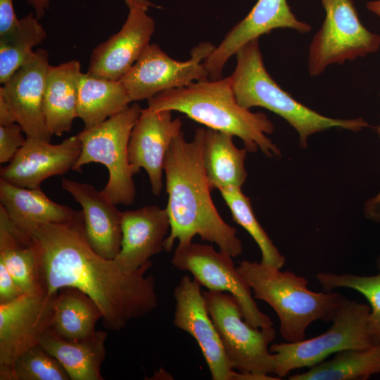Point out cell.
Instances as JSON below:
<instances>
[{"mask_svg": "<svg viewBox=\"0 0 380 380\" xmlns=\"http://www.w3.org/2000/svg\"><path fill=\"white\" fill-rule=\"evenodd\" d=\"M182 121L170 110L141 109L128 144V159L134 175L144 169L151 191L160 196L163 189L164 163L174 138L182 131Z\"/></svg>", "mask_w": 380, "mask_h": 380, "instance_id": "2e32d148", "label": "cell"}, {"mask_svg": "<svg viewBox=\"0 0 380 380\" xmlns=\"http://www.w3.org/2000/svg\"><path fill=\"white\" fill-rule=\"evenodd\" d=\"M215 47L210 42H201L192 49L189 60L179 61L158 44H150L120 80L132 101L148 100L164 91L207 80L209 75L203 61Z\"/></svg>", "mask_w": 380, "mask_h": 380, "instance_id": "8fae6325", "label": "cell"}, {"mask_svg": "<svg viewBox=\"0 0 380 380\" xmlns=\"http://www.w3.org/2000/svg\"><path fill=\"white\" fill-rule=\"evenodd\" d=\"M206 308L217 329L226 356L232 368L239 372L272 377L275 360L270 344L276 332L272 327L254 328L243 319L241 308L229 293L203 291Z\"/></svg>", "mask_w": 380, "mask_h": 380, "instance_id": "52a82bcc", "label": "cell"}, {"mask_svg": "<svg viewBox=\"0 0 380 380\" xmlns=\"http://www.w3.org/2000/svg\"><path fill=\"white\" fill-rule=\"evenodd\" d=\"M25 235L35 250L44 291L80 289L100 309L105 328L120 331L158 306L154 277L146 274L151 260L127 272L98 254L86 239L82 211L70 222L41 224Z\"/></svg>", "mask_w": 380, "mask_h": 380, "instance_id": "6da1fadb", "label": "cell"}, {"mask_svg": "<svg viewBox=\"0 0 380 380\" xmlns=\"http://www.w3.org/2000/svg\"><path fill=\"white\" fill-rule=\"evenodd\" d=\"M80 64L71 60L50 65L44 95V113L51 134L61 137L72 129L77 118Z\"/></svg>", "mask_w": 380, "mask_h": 380, "instance_id": "7402d4cb", "label": "cell"}, {"mask_svg": "<svg viewBox=\"0 0 380 380\" xmlns=\"http://www.w3.org/2000/svg\"><path fill=\"white\" fill-rule=\"evenodd\" d=\"M15 122V118L9 106L0 95V126L9 125Z\"/></svg>", "mask_w": 380, "mask_h": 380, "instance_id": "8d00e7d4", "label": "cell"}, {"mask_svg": "<svg viewBox=\"0 0 380 380\" xmlns=\"http://www.w3.org/2000/svg\"><path fill=\"white\" fill-rule=\"evenodd\" d=\"M18 22L13 0H0V35L13 30Z\"/></svg>", "mask_w": 380, "mask_h": 380, "instance_id": "e575fe53", "label": "cell"}, {"mask_svg": "<svg viewBox=\"0 0 380 380\" xmlns=\"http://www.w3.org/2000/svg\"><path fill=\"white\" fill-rule=\"evenodd\" d=\"M369 312V305L346 298L324 333L297 342L272 344L270 350L274 356V374L281 379L292 370L311 367L333 353L372 347Z\"/></svg>", "mask_w": 380, "mask_h": 380, "instance_id": "ba28073f", "label": "cell"}, {"mask_svg": "<svg viewBox=\"0 0 380 380\" xmlns=\"http://www.w3.org/2000/svg\"><path fill=\"white\" fill-rule=\"evenodd\" d=\"M232 256L212 246L191 242L178 243L172 258V265L189 272L210 291L227 292L236 300L244 320L254 328L273 326L271 318L260 310L251 289L235 267Z\"/></svg>", "mask_w": 380, "mask_h": 380, "instance_id": "30bf717a", "label": "cell"}, {"mask_svg": "<svg viewBox=\"0 0 380 380\" xmlns=\"http://www.w3.org/2000/svg\"><path fill=\"white\" fill-rule=\"evenodd\" d=\"M0 260L26 294L44 292L34 248L29 237L11 222L0 205Z\"/></svg>", "mask_w": 380, "mask_h": 380, "instance_id": "d4e9b609", "label": "cell"}, {"mask_svg": "<svg viewBox=\"0 0 380 380\" xmlns=\"http://www.w3.org/2000/svg\"><path fill=\"white\" fill-rule=\"evenodd\" d=\"M132 102L120 80L81 74L77 108V118L84 128L96 126L121 112Z\"/></svg>", "mask_w": 380, "mask_h": 380, "instance_id": "484cf974", "label": "cell"}, {"mask_svg": "<svg viewBox=\"0 0 380 380\" xmlns=\"http://www.w3.org/2000/svg\"><path fill=\"white\" fill-rule=\"evenodd\" d=\"M376 132H377V134H378L379 137L380 138V125L378 126V127L376 128Z\"/></svg>", "mask_w": 380, "mask_h": 380, "instance_id": "60d3db41", "label": "cell"}, {"mask_svg": "<svg viewBox=\"0 0 380 380\" xmlns=\"http://www.w3.org/2000/svg\"><path fill=\"white\" fill-rule=\"evenodd\" d=\"M233 135L213 129H205L203 164L211 190L229 186L241 187L247 172L244 160L246 148H238Z\"/></svg>", "mask_w": 380, "mask_h": 380, "instance_id": "cb8c5ba5", "label": "cell"}, {"mask_svg": "<svg viewBox=\"0 0 380 380\" xmlns=\"http://www.w3.org/2000/svg\"><path fill=\"white\" fill-rule=\"evenodd\" d=\"M141 108L134 103L103 122L78 133L81 152L72 170L91 163H101L108 171V180L101 190L114 204L131 205L136 196L133 172L128 159L132 130Z\"/></svg>", "mask_w": 380, "mask_h": 380, "instance_id": "8992f818", "label": "cell"}, {"mask_svg": "<svg viewBox=\"0 0 380 380\" xmlns=\"http://www.w3.org/2000/svg\"><path fill=\"white\" fill-rule=\"evenodd\" d=\"M170 229L165 208L146 205L122 213V241L114 260L125 272L137 270L164 250Z\"/></svg>", "mask_w": 380, "mask_h": 380, "instance_id": "ffe728a7", "label": "cell"}, {"mask_svg": "<svg viewBox=\"0 0 380 380\" xmlns=\"http://www.w3.org/2000/svg\"><path fill=\"white\" fill-rule=\"evenodd\" d=\"M320 1L325 18L309 46L308 70L312 77L332 64L343 65L380 48V35L362 25L353 0Z\"/></svg>", "mask_w": 380, "mask_h": 380, "instance_id": "9c48e42d", "label": "cell"}, {"mask_svg": "<svg viewBox=\"0 0 380 380\" xmlns=\"http://www.w3.org/2000/svg\"><path fill=\"white\" fill-rule=\"evenodd\" d=\"M61 186L82 207L84 235L90 246L102 257L114 260L121 248L122 212L89 184L63 179Z\"/></svg>", "mask_w": 380, "mask_h": 380, "instance_id": "d6986e66", "label": "cell"}, {"mask_svg": "<svg viewBox=\"0 0 380 380\" xmlns=\"http://www.w3.org/2000/svg\"><path fill=\"white\" fill-rule=\"evenodd\" d=\"M328 361L313 365L289 380H366L380 373V344L367 349L339 351Z\"/></svg>", "mask_w": 380, "mask_h": 380, "instance_id": "83f0119b", "label": "cell"}, {"mask_svg": "<svg viewBox=\"0 0 380 380\" xmlns=\"http://www.w3.org/2000/svg\"><path fill=\"white\" fill-rule=\"evenodd\" d=\"M35 14L19 20L8 32L0 35V82L5 83L41 44L46 34Z\"/></svg>", "mask_w": 380, "mask_h": 380, "instance_id": "f1b7e54d", "label": "cell"}, {"mask_svg": "<svg viewBox=\"0 0 380 380\" xmlns=\"http://www.w3.org/2000/svg\"><path fill=\"white\" fill-rule=\"evenodd\" d=\"M236 267L254 297L275 311L280 335L287 342L304 340L307 328L315 321H332L346 298L332 291H310L304 277L262 262L245 260Z\"/></svg>", "mask_w": 380, "mask_h": 380, "instance_id": "5b68a950", "label": "cell"}, {"mask_svg": "<svg viewBox=\"0 0 380 380\" xmlns=\"http://www.w3.org/2000/svg\"><path fill=\"white\" fill-rule=\"evenodd\" d=\"M56 294L46 291L24 293L13 301L0 304V380H13L16 359L39 344L42 336L51 327Z\"/></svg>", "mask_w": 380, "mask_h": 380, "instance_id": "4fadbf2b", "label": "cell"}, {"mask_svg": "<svg viewBox=\"0 0 380 380\" xmlns=\"http://www.w3.org/2000/svg\"><path fill=\"white\" fill-rule=\"evenodd\" d=\"M366 6L369 11L380 17V0L368 1Z\"/></svg>", "mask_w": 380, "mask_h": 380, "instance_id": "ab89813d", "label": "cell"}, {"mask_svg": "<svg viewBox=\"0 0 380 380\" xmlns=\"http://www.w3.org/2000/svg\"><path fill=\"white\" fill-rule=\"evenodd\" d=\"M102 313L85 293L74 287L58 290L53 303L51 329L59 337L75 341L89 338L95 332Z\"/></svg>", "mask_w": 380, "mask_h": 380, "instance_id": "4316f807", "label": "cell"}, {"mask_svg": "<svg viewBox=\"0 0 380 380\" xmlns=\"http://www.w3.org/2000/svg\"><path fill=\"white\" fill-rule=\"evenodd\" d=\"M121 29L96 46L87 72L94 77L120 80L150 44L155 22L144 7L129 9Z\"/></svg>", "mask_w": 380, "mask_h": 380, "instance_id": "ac0fdd59", "label": "cell"}, {"mask_svg": "<svg viewBox=\"0 0 380 380\" xmlns=\"http://www.w3.org/2000/svg\"><path fill=\"white\" fill-rule=\"evenodd\" d=\"M17 123L0 126V163L10 162L18 150L25 144L27 137Z\"/></svg>", "mask_w": 380, "mask_h": 380, "instance_id": "d6a6232c", "label": "cell"}, {"mask_svg": "<svg viewBox=\"0 0 380 380\" xmlns=\"http://www.w3.org/2000/svg\"><path fill=\"white\" fill-rule=\"evenodd\" d=\"M27 2L34 8L36 17L39 19L42 18L46 9L49 8L50 0H27Z\"/></svg>", "mask_w": 380, "mask_h": 380, "instance_id": "74e56055", "label": "cell"}, {"mask_svg": "<svg viewBox=\"0 0 380 380\" xmlns=\"http://www.w3.org/2000/svg\"><path fill=\"white\" fill-rule=\"evenodd\" d=\"M235 56L236 65L229 78L237 103L246 109L262 107L283 118L298 132L300 147H307L312 134L330 128L356 132L370 127L362 118L348 120L327 117L296 101L266 70L259 39L241 46Z\"/></svg>", "mask_w": 380, "mask_h": 380, "instance_id": "277c9868", "label": "cell"}, {"mask_svg": "<svg viewBox=\"0 0 380 380\" xmlns=\"http://www.w3.org/2000/svg\"><path fill=\"white\" fill-rule=\"evenodd\" d=\"M50 65L48 52L37 49L0 88V95L27 138L51 141L53 136L44 113V95Z\"/></svg>", "mask_w": 380, "mask_h": 380, "instance_id": "5bb4252c", "label": "cell"}, {"mask_svg": "<svg viewBox=\"0 0 380 380\" xmlns=\"http://www.w3.org/2000/svg\"><path fill=\"white\" fill-rule=\"evenodd\" d=\"M107 336L106 331H96L89 338L68 341L49 328L42 336L39 344L61 362L70 380H103L101 366L106 357Z\"/></svg>", "mask_w": 380, "mask_h": 380, "instance_id": "603a6c76", "label": "cell"}, {"mask_svg": "<svg viewBox=\"0 0 380 380\" xmlns=\"http://www.w3.org/2000/svg\"><path fill=\"white\" fill-rule=\"evenodd\" d=\"M201 286L189 275L181 278L173 291V324L195 339L213 380H260L259 376L235 372L232 368L206 308Z\"/></svg>", "mask_w": 380, "mask_h": 380, "instance_id": "7c38bea8", "label": "cell"}, {"mask_svg": "<svg viewBox=\"0 0 380 380\" xmlns=\"http://www.w3.org/2000/svg\"><path fill=\"white\" fill-rule=\"evenodd\" d=\"M80 152L81 143L77 135L58 144L41 139L27 138L13 158L1 169V179L21 187L41 188L45 179L72 170Z\"/></svg>", "mask_w": 380, "mask_h": 380, "instance_id": "e0dca14e", "label": "cell"}, {"mask_svg": "<svg viewBox=\"0 0 380 380\" xmlns=\"http://www.w3.org/2000/svg\"><path fill=\"white\" fill-rule=\"evenodd\" d=\"M129 9L135 7H144L148 8L150 6H156L148 0H124Z\"/></svg>", "mask_w": 380, "mask_h": 380, "instance_id": "f35d334b", "label": "cell"}, {"mask_svg": "<svg viewBox=\"0 0 380 380\" xmlns=\"http://www.w3.org/2000/svg\"><path fill=\"white\" fill-rule=\"evenodd\" d=\"M205 129L198 128L191 141L181 131L172 140L164 163L165 208L170 223L164 250L171 251L175 241L191 242L196 235L215 243L233 258L243 252L235 228L226 223L217 210L211 196L203 164Z\"/></svg>", "mask_w": 380, "mask_h": 380, "instance_id": "7a4b0ae2", "label": "cell"}, {"mask_svg": "<svg viewBox=\"0 0 380 380\" xmlns=\"http://www.w3.org/2000/svg\"><path fill=\"white\" fill-rule=\"evenodd\" d=\"M153 110L178 111L208 128L239 137L247 151L260 149L267 157H281V151L267 136L274 125L262 113H253L236 101L229 77L193 82L148 99Z\"/></svg>", "mask_w": 380, "mask_h": 380, "instance_id": "3957f363", "label": "cell"}, {"mask_svg": "<svg viewBox=\"0 0 380 380\" xmlns=\"http://www.w3.org/2000/svg\"><path fill=\"white\" fill-rule=\"evenodd\" d=\"M61 362L40 344L25 350L15 360L13 380H70Z\"/></svg>", "mask_w": 380, "mask_h": 380, "instance_id": "1f68e13d", "label": "cell"}, {"mask_svg": "<svg viewBox=\"0 0 380 380\" xmlns=\"http://www.w3.org/2000/svg\"><path fill=\"white\" fill-rule=\"evenodd\" d=\"M0 201L12 224L24 234L41 224L70 222L81 212L54 202L41 188L21 187L1 179Z\"/></svg>", "mask_w": 380, "mask_h": 380, "instance_id": "44dd1931", "label": "cell"}, {"mask_svg": "<svg viewBox=\"0 0 380 380\" xmlns=\"http://www.w3.org/2000/svg\"><path fill=\"white\" fill-rule=\"evenodd\" d=\"M377 265L379 272L373 276L324 272L316 274L317 281L325 291L348 288L365 297L369 303V329L374 345L380 344V258Z\"/></svg>", "mask_w": 380, "mask_h": 380, "instance_id": "4dcf8cb0", "label": "cell"}, {"mask_svg": "<svg viewBox=\"0 0 380 380\" xmlns=\"http://www.w3.org/2000/svg\"><path fill=\"white\" fill-rule=\"evenodd\" d=\"M363 212L367 219L380 223V190L365 202Z\"/></svg>", "mask_w": 380, "mask_h": 380, "instance_id": "d590c367", "label": "cell"}, {"mask_svg": "<svg viewBox=\"0 0 380 380\" xmlns=\"http://www.w3.org/2000/svg\"><path fill=\"white\" fill-rule=\"evenodd\" d=\"M24 294L8 271L3 261L0 260V304L7 303Z\"/></svg>", "mask_w": 380, "mask_h": 380, "instance_id": "836d02e7", "label": "cell"}, {"mask_svg": "<svg viewBox=\"0 0 380 380\" xmlns=\"http://www.w3.org/2000/svg\"><path fill=\"white\" fill-rule=\"evenodd\" d=\"M220 191L231 211L233 220L249 233L260 248L261 262L281 269L284 265L285 258L258 222L250 198L238 186L226 187Z\"/></svg>", "mask_w": 380, "mask_h": 380, "instance_id": "f546056e", "label": "cell"}, {"mask_svg": "<svg viewBox=\"0 0 380 380\" xmlns=\"http://www.w3.org/2000/svg\"><path fill=\"white\" fill-rule=\"evenodd\" d=\"M277 28L292 29L305 34L312 27L296 17L286 0H258L247 15L232 27L204 60L209 78H222L226 63L241 46Z\"/></svg>", "mask_w": 380, "mask_h": 380, "instance_id": "9a60e30c", "label": "cell"}]
</instances>
